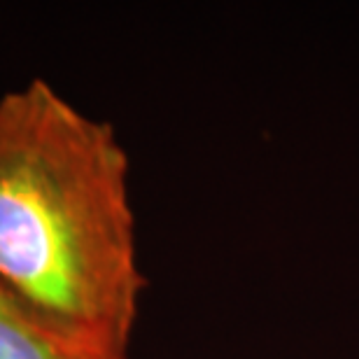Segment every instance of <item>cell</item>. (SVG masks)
<instances>
[{
    "label": "cell",
    "instance_id": "cell-2",
    "mask_svg": "<svg viewBox=\"0 0 359 359\" xmlns=\"http://www.w3.org/2000/svg\"><path fill=\"white\" fill-rule=\"evenodd\" d=\"M0 359H112L70 339L0 285Z\"/></svg>",
    "mask_w": 359,
    "mask_h": 359
},
{
    "label": "cell",
    "instance_id": "cell-1",
    "mask_svg": "<svg viewBox=\"0 0 359 359\" xmlns=\"http://www.w3.org/2000/svg\"><path fill=\"white\" fill-rule=\"evenodd\" d=\"M0 285L70 339L126 359L145 287L126 149L40 77L0 98Z\"/></svg>",
    "mask_w": 359,
    "mask_h": 359
}]
</instances>
